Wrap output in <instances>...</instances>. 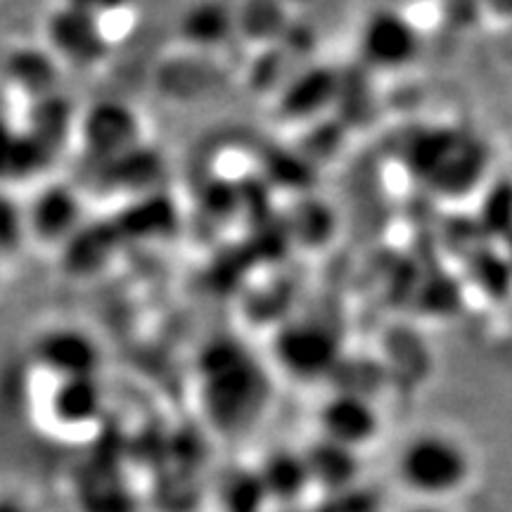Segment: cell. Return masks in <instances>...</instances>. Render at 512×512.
Here are the masks:
<instances>
[{
  "mask_svg": "<svg viewBox=\"0 0 512 512\" xmlns=\"http://www.w3.org/2000/svg\"><path fill=\"white\" fill-rule=\"evenodd\" d=\"M74 126V110L62 93H50L46 98L34 100L31 107V119L27 131L31 136L41 140L48 150L55 152V147L64 143Z\"/></svg>",
  "mask_w": 512,
  "mask_h": 512,
  "instance_id": "obj_13",
  "label": "cell"
},
{
  "mask_svg": "<svg viewBox=\"0 0 512 512\" xmlns=\"http://www.w3.org/2000/svg\"><path fill=\"white\" fill-rule=\"evenodd\" d=\"M0 512H31L29 505L15 494H0Z\"/></svg>",
  "mask_w": 512,
  "mask_h": 512,
  "instance_id": "obj_17",
  "label": "cell"
},
{
  "mask_svg": "<svg viewBox=\"0 0 512 512\" xmlns=\"http://www.w3.org/2000/svg\"><path fill=\"white\" fill-rule=\"evenodd\" d=\"M27 238L24 204H19L8 190L0 188V256L15 254Z\"/></svg>",
  "mask_w": 512,
  "mask_h": 512,
  "instance_id": "obj_16",
  "label": "cell"
},
{
  "mask_svg": "<svg viewBox=\"0 0 512 512\" xmlns=\"http://www.w3.org/2000/svg\"><path fill=\"white\" fill-rule=\"evenodd\" d=\"M24 216L29 235L46 245H67L86 223L79 192L64 183L43 185L24 207Z\"/></svg>",
  "mask_w": 512,
  "mask_h": 512,
  "instance_id": "obj_6",
  "label": "cell"
},
{
  "mask_svg": "<svg viewBox=\"0 0 512 512\" xmlns=\"http://www.w3.org/2000/svg\"><path fill=\"white\" fill-rule=\"evenodd\" d=\"M5 76L31 100L46 98L50 93H57L60 60L43 48H17L5 60Z\"/></svg>",
  "mask_w": 512,
  "mask_h": 512,
  "instance_id": "obj_11",
  "label": "cell"
},
{
  "mask_svg": "<svg viewBox=\"0 0 512 512\" xmlns=\"http://www.w3.org/2000/svg\"><path fill=\"white\" fill-rule=\"evenodd\" d=\"M361 53L375 67H403L418 53L415 27L406 17L394 15V12H377L363 24Z\"/></svg>",
  "mask_w": 512,
  "mask_h": 512,
  "instance_id": "obj_7",
  "label": "cell"
},
{
  "mask_svg": "<svg viewBox=\"0 0 512 512\" xmlns=\"http://www.w3.org/2000/svg\"><path fill=\"white\" fill-rule=\"evenodd\" d=\"M53 150L31 136L27 128H12L0 119V183L24 181L50 162Z\"/></svg>",
  "mask_w": 512,
  "mask_h": 512,
  "instance_id": "obj_12",
  "label": "cell"
},
{
  "mask_svg": "<svg viewBox=\"0 0 512 512\" xmlns=\"http://www.w3.org/2000/svg\"><path fill=\"white\" fill-rule=\"evenodd\" d=\"M204 403L214 420L238 427L259 403V380L252 363L233 349H211L202 361Z\"/></svg>",
  "mask_w": 512,
  "mask_h": 512,
  "instance_id": "obj_2",
  "label": "cell"
},
{
  "mask_svg": "<svg viewBox=\"0 0 512 512\" xmlns=\"http://www.w3.org/2000/svg\"><path fill=\"white\" fill-rule=\"evenodd\" d=\"M110 233H114V228H93L83 223L79 233L64 245L69 254V264H72L74 271H95L91 254H95V261L100 266L105 264L114 247V242L107 238Z\"/></svg>",
  "mask_w": 512,
  "mask_h": 512,
  "instance_id": "obj_14",
  "label": "cell"
},
{
  "mask_svg": "<svg viewBox=\"0 0 512 512\" xmlns=\"http://www.w3.org/2000/svg\"><path fill=\"white\" fill-rule=\"evenodd\" d=\"M280 363L294 375H316L335 358V339L316 325H294L278 337Z\"/></svg>",
  "mask_w": 512,
  "mask_h": 512,
  "instance_id": "obj_10",
  "label": "cell"
},
{
  "mask_svg": "<svg viewBox=\"0 0 512 512\" xmlns=\"http://www.w3.org/2000/svg\"><path fill=\"white\" fill-rule=\"evenodd\" d=\"M228 24L230 19L221 8L200 5V8L188 10V15L181 19V34L195 46H216L228 34Z\"/></svg>",
  "mask_w": 512,
  "mask_h": 512,
  "instance_id": "obj_15",
  "label": "cell"
},
{
  "mask_svg": "<svg viewBox=\"0 0 512 512\" xmlns=\"http://www.w3.org/2000/svg\"><path fill=\"white\" fill-rule=\"evenodd\" d=\"M50 415L64 430H83L100 420L105 411V389L100 377L57 380L48 399Z\"/></svg>",
  "mask_w": 512,
  "mask_h": 512,
  "instance_id": "obj_8",
  "label": "cell"
},
{
  "mask_svg": "<svg viewBox=\"0 0 512 512\" xmlns=\"http://www.w3.org/2000/svg\"><path fill=\"white\" fill-rule=\"evenodd\" d=\"M320 430L325 432L330 444L349 451L358 446L363 448L375 439V432L380 430V418L358 396H335L320 411Z\"/></svg>",
  "mask_w": 512,
  "mask_h": 512,
  "instance_id": "obj_9",
  "label": "cell"
},
{
  "mask_svg": "<svg viewBox=\"0 0 512 512\" xmlns=\"http://www.w3.org/2000/svg\"><path fill=\"white\" fill-rule=\"evenodd\" d=\"M79 136L86 150L102 162L128 155L140 147L143 138V124L133 107L121 100H100L76 121Z\"/></svg>",
  "mask_w": 512,
  "mask_h": 512,
  "instance_id": "obj_4",
  "label": "cell"
},
{
  "mask_svg": "<svg viewBox=\"0 0 512 512\" xmlns=\"http://www.w3.org/2000/svg\"><path fill=\"white\" fill-rule=\"evenodd\" d=\"M34 361L57 380L98 377L102 349L98 339L74 325L43 330L34 342Z\"/></svg>",
  "mask_w": 512,
  "mask_h": 512,
  "instance_id": "obj_5",
  "label": "cell"
},
{
  "mask_svg": "<svg viewBox=\"0 0 512 512\" xmlns=\"http://www.w3.org/2000/svg\"><path fill=\"white\" fill-rule=\"evenodd\" d=\"M394 475L411 496L441 503L467 489L475 475V458L456 434L422 430L411 434L396 451Z\"/></svg>",
  "mask_w": 512,
  "mask_h": 512,
  "instance_id": "obj_1",
  "label": "cell"
},
{
  "mask_svg": "<svg viewBox=\"0 0 512 512\" xmlns=\"http://www.w3.org/2000/svg\"><path fill=\"white\" fill-rule=\"evenodd\" d=\"M48 50L60 62L95 67L110 50L100 17L88 5H64L48 17Z\"/></svg>",
  "mask_w": 512,
  "mask_h": 512,
  "instance_id": "obj_3",
  "label": "cell"
}]
</instances>
